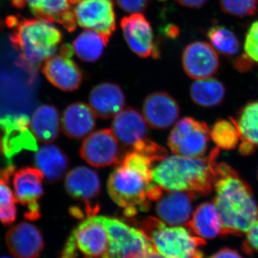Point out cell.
Segmentation results:
<instances>
[{
    "mask_svg": "<svg viewBox=\"0 0 258 258\" xmlns=\"http://www.w3.org/2000/svg\"><path fill=\"white\" fill-rule=\"evenodd\" d=\"M153 161L137 152L126 153L108 181V191L113 201L123 209L125 216L149 211L164 189L152 177Z\"/></svg>",
    "mask_w": 258,
    "mask_h": 258,
    "instance_id": "cell-1",
    "label": "cell"
},
{
    "mask_svg": "<svg viewBox=\"0 0 258 258\" xmlns=\"http://www.w3.org/2000/svg\"><path fill=\"white\" fill-rule=\"evenodd\" d=\"M214 204L221 221V235L247 233L258 220V206L252 189L226 163L217 166Z\"/></svg>",
    "mask_w": 258,
    "mask_h": 258,
    "instance_id": "cell-2",
    "label": "cell"
},
{
    "mask_svg": "<svg viewBox=\"0 0 258 258\" xmlns=\"http://www.w3.org/2000/svg\"><path fill=\"white\" fill-rule=\"evenodd\" d=\"M5 23L10 30L12 45L18 52L16 64L33 83L42 62L55 53L62 39V32L50 22L40 18L12 15L7 18Z\"/></svg>",
    "mask_w": 258,
    "mask_h": 258,
    "instance_id": "cell-3",
    "label": "cell"
},
{
    "mask_svg": "<svg viewBox=\"0 0 258 258\" xmlns=\"http://www.w3.org/2000/svg\"><path fill=\"white\" fill-rule=\"evenodd\" d=\"M219 148L212 149L208 157H167L152 169L156 184L166 191H185L195 196L211 193L217 176Z\"/></svg>",
    "mask_w": 258,
    "mask_h": 258,
    "instance_id": "cell-4",
    "label": "cell"
},
{
    "mask_svg": "<svg viewBox=\"0 0 258 258\" xmlns=\"http://www.w3.org/2000/svg\"><path fill=\"white\" fill-rule=\"evenodd\" d=\"M140 227L164 258H204L200 247L206 244L205 239L194 236L184 227H169L155 217H147Z\"/></svg>",
    "mask_w": 258,
    "mask_h": 258,
    "instance_id": "cell-5",
    "label": "cell"
},
{
    "mask_svg": "<svg viewBox=\"0 0 258 258\" xmlns=\"http://www.w3.org/2000/svg\"><path fill=\"white\" fill-rule=\"evenodd\" d=\"M108 233L106 252L101 258H145L154 248L142 230L116 218L101 216Z\"/></svg>",
    "mask_w": 258,
    "mask_h": 258,
    "instance_id": "cell-6",
    "label": "cell"
},
{
    "mask_svg": "<svg viewBox=\"0 0 258 258\" xmlns=\"http://www.w3.org/2000/svg\"><path fill=\"white\" fill-rule=\"evenodd\" d=\"M30 120L26 114H7L0 116V155L7 164L23 151L36 152L37 140L30 130Z\"/></svg>",
    "mask_w": 258,
    "mask_h": 258,
    "instance_id": "cell-7",
    "label": "cell"
},
{
    "mask_svg": "<svg viewBox=\"0 0 258 258\" xmlns=\"http://www.w3.org/2000/svg\"><path fill=\"white\" fill-rule=\"evenodd\" d=\"M210 130L205 122L191 117L181 118L174 125L168 139V146L176 155L203 157L208 150Z\"/></svg>",
    "mask_w": 258,
    "mask_h": 258,
    "instance_id": "cell-8",
    "label": "cell"
},
{
    "mask_svg": "<svg viewBox=\"0 0 258 258\" xmlns=\"http://www.w3.org/2000/svg\"><path fill=\"white\" fill-rule=\"evenodd\" d=\"M108 237L101 216L92 215L83 220L69 235L64 247L88 257L101 258L108 247Z\"/></svg>",
    "mask_w": 258,
    "mask_h": 258,
    "instance_id": "cell-9",
    "label": "cell"
},
{
    "mask_svg": "<svg viewBox=\"0 0 258 258\" xmlns=\"http://www.w3.org/2000/svg\"><path fill=\"white\" fill-rule=\"evenodd\" d=\"M44 176L37 168H21L13 176L15 197L17 203L26 209V220L35 221L41 216L40 202L44 195Z\"/></svg>",
    "mask_w": 258,
    "mask_h": 258,
    "instance_id": "cell-10",
    "label": "cell"
},
{
    "mask_svg": "<svg viewBox=\"0 0 258 258\" xmlns=\"http://www.w3.org/2000/svg\"><path fill=\"white\" fill-rule=\"evenodd\" d=\"M78 25L111 36L116 28L113 0H71Z\"/></svg>",
    "mask_w": 258,
    "mask_h": 258,
    "instance_id": "cell-11",
    "label": "cell"
},
{
    "mask_svg": "<svg viewBox=\"0 0 258 258\" xmlns=\"http://www.w3.org/2000/svg\"><path fill=\"white\" fill-rule=\"evenodd\" d=\"M118 142L111 129H101L86 137L80 154L89 165L106 167L118 163L120 159Z\"/></svg>",
    "mask_w": 258,
    "mask_h": 258,
    "instance_id": "cell-12",
    "label": "cell"
},
{
    "mask_svg": "<svg viewBox=\"0 0 258 258\" xmlns=\"http://www.w3.org/2000/svg\"><path fill=\"white\" fill-rule=\"evenodd\" d=\"M123 36L128 47L142 58L160 56L159 45L154 42V32L151 24L143 14L134 13L124 17L120 22Z\"/></svg>",
    "mask_w": 258,
    "mask_h": 258,
    "instance_id": "cell-13",
    "label": "cell"
},
{
    "mask_svg": "<svg viewBox=\"0 0 258 258\" xmlns=\"http://www.w3.org/2000/svg\"><path fill=\"white\" fill-rule=\"evenodd\" d=\"M64 188L71 198L84 203L88 217L96 215L98 205H93L101 191V181L96 171L85 166L74 168L68 173Z\"/></svg>",
    "mask_w": 258,
    "mask_h": 258,
    "instance_id": "cell-14",
    "label": "cell"
},
{
    "mask_svg": "<svg viewBox=\"0 0 258 258\" xmlns=\"http://www.w3.org/2000/svg\"><path fill=\"white\" fill-rule=\"evenodd\" d=\"M148 123L143 115L135 108L122 110L114 117L111 130L118 142L132 151L139 152L151 141L148 136Z\"/></svg>",
    "mask_w": 258,
    "mask_h": 258,
    "instance_id": "cell-15",
    "label": "cell"
},
{
    "mask_svg": "<svg viewBox=\"0 0 258 258\" xmlns=\"http://www.w3.org/2000/svg\"><path fill=\"white\" fill-rule=\"evenodd\" d=\"M185 74L195 80L211 78L220 69L216 50L208 42L195 41L185 47L181 56Z\"/></svg>",
    "mask_w": 258,
    "mask_h": 258,
    "instance_id": "cell-16",
    "label": "cell"
},
{
    "mask_svg": "<svg viewBox=\"0 0 258 258\" xmlns=\"http://www.w3.org/2000/svg\"><path fill=\"white\" fill-rule=\"evenodd\" d=\"M72 57L59 50L58 54L47 58L42 67L47 81L64 92L76 91L83 82L82 71Z\"/></svg>",
    "mask_w": 258,
    "mask_h": 258,
    "instance_id": "cell-17",
    "label": "cell"
},
{
    "mask_svg": "<svg viewBox=\"0 0 258 258\" xmlns=\"http://www.w3.org/2000/svg\"><path fill=\"white\" fill-rule=\"evenodd\" d=\"M5 240L8 250L16 258H37L45 246L41 231L27 222L12 226Z\"/></svg>",
    "mask_w": 258,
    "mask_h": 258,
    "instance_id": "cell-18",
    "label": "cell"
},
{
    "mask_svg": "<svg viewBox=\"0 0 258 258\" xmlns=\"http://www.w3.org/2000/svg\"><path fill=\"white\" fill-rule=\"evenodd\" d=\"M179 113L177 102L168 93H152L144 100V117L148 125L152 128H169L177 120Z\"/></svg>",
    "mask_w": 258,
    "mask_h": 258,
    "instance_id": "cell-19",
    "label": "cell"
},
{
    "mask_svg": "<svg viewBox=\"0 0 258 258\" xmlns=\"http://www.w3.org/2000/svg\"><path fill=\"white\" fill-rule=\"evenodd\" d=\"M195 195L185 191H166L157 200L158 216L168 225L177 226L188 223L192 213Z\"/></svg>",
    "mask_w": 258,
    "mask_h": 258,
    "instance_id": "cell-20",
    "label": "cell"
},
{
    "mask_svg": "<svg viewBox=\"0 0 258 258\" xmlns=\"http://www.w3.org/2000/svg\"><path fill=\"white\" fill-rule=\"evenodd\" d=\"M124 93L118 85L103 83L95 86L89 95L90 106L97 116L104 119L115 117L124 108Z\"/></svg>",
    "mask_w": 258,
    "mask_h": 258,
    "instance_id": "cell-21",
    "label": "cell"
},
{
    "mask_svg": "<svg viewBox=\"0 0 258 258\" xmlns=\"http://www.w3.org/2000/svg\"><path fill=\"white\" fill-rule=\"evenodd\" d=\"M30 12L37 18L60 24L67 31L77 28V21L71 0H28Z\"/></svg>",
    "mask_w": 258,
    "mask_h": 258,
    "instance_id": "cell-22",
    "label": "cell"
},
{
    "mask_svg": "<svg viewBox=\"0 0 258 258\" xmlns=\"http://www.w3.org/2000/svg\"><path fill=\"white\" fill-rule=\"evenodd\" d=\"M96 126V114L91 106L81 102L70 105L62 118L64 134L70 139L87 137Z\"/></svg>",
    "mask_w": 258,
    "mask_h": 258,
    "instance_id": "cell-23",
    "label": "cell"
},
{
    "mask_svg": "<svg viewBox=\"0 0 258 258\" xmlns=\"http://www.w3.org/2000/svg\"><path fill=\"white\" fill-rule=\"evenodd\" d=\"M69 158L57 146L47 144L37 149L35 164L50 183L62 179L69 168Z\"/></svg>",
    "mask_w": 258,
    "mask_h": 258,
    "instance_id": "cell-24",
    "label": "cell"
},
{
    "mask_svg": "<svg viewBox=\"0 0 258 258\" xmlns=\"http://www.w3.org/2000/svg\"><path fill=\"white\" fill-rule=\"evenodd\" d=\"M30 127L35 138L44 144H50L59 137L60 114L55 106L43 104L37 107L32 114Z\"/></svg>",
    "mask_w": 258,
    "mask_h": 258,
    "instance_id": "cell-25",
    "label": "cell"
},
{
    "mask_svg": "<svg viewBox=\"0 0 258 258\" xmlns=\"http://www.w3.org/2000/svg\"><path fill=\"white\" fill-rule=\"evenodd\" d=\"M187 226L198 237L203 239L215 238L221 233V221L215 204L205 203L200 205L193 212Z\"/></svg>",
    "mask_w": 258,
    "mask_h": 258,
    "instance_id": "cell-26",
    "label": "cell"
},
{
    "mask_svg": "<svg viewBox=\"0 0 258 258\" xmlns=\"http://www.w3.org/2000/svg\"><path fill=\"white\" fill-rule=\"evenodd\" d=\"M109 35L86 30L75 39L73 49L81 60L87 62H96L101 58L110 40Z\"/></svg>",
    "mask_w": 258,
    "mask_h": 258,
    "instance_id": "cell-27",
    "label": "cell"
},
{
    "mask_svg": "<svg viewBox=\"0 0 258 258\" xmlns=\"http://www.w3.org/2000/svg\"><path fill=\"white\" fill-rule=\"evenodd\" d=\"M225 86L219 80H197L190 88V96L194 103L205 108L218 106L225 99Z\"/></svg>",
    "mask_w": 258,
    "mask_h": 258,
    "instance_id": "cell-28",
    "label": "cell"
},
{
    "mask_svg": "<svg viewBox=\"0 0 258 258\" xmlns=\"http://www.w3.org/2000/svg\"><path fill=\"white\" fill-rule=\"evenodd\" d=\"M15 169L13 164L0 169V222L4 225H12L17 218V200L9 186Z\"/></svg>",
    "mask_w": 258,
    "mask_h": 258,
    "instance_id": "cell-29",
    "label": "cell"
},
{
    "mask_svg": "<svg viewBox=\"0 0 258 258\" xmlns=\"http://www.w3.org/2000/svg\"><path fill=\"white\" fill-rule=\"evenodd\" d=\"M230 119L237 127L241 141L258 146V101L247 103L239 112L236 119Z\"/></svg>",
    "mask_w": 258,
    "mask_h": 258,
    "instance_id": "cell-30",
    "label": "cell"
},
{
    "mask_svg": "<svg viewBox=\"0 0 258 258\" xmlns=\"http://www.w3.org/2000/svg\"><path fill=\"white\" fill-rule=\"evenodd\" d=\"M207 35L212 46L222 55L232 57L238 53L240 42L230 29L222 25H215L209 29Z\"/></svg>",
    "mask_w": 258,
    "mask_h": 258,
    "instance_id": "cell-31",
    "label": "cell"
},
{
    "mask_svg": "<svg viewBox=\"0 0 258 258\" xmlns=\"http://www.w3.org/2000/svg\"><path fill=\"white\" fill-rule=\"evenodd\" d=\"M214 143L219 149L233 150L237 147L240 137L238 130L232 120H218L210 132Z\"/></svg>",
    "mask_w": 258,
    "mask_h": 258,
    "instance_id": "cell-32",
    "label": "cell"
},
{
    "mask_svg": "<svg viewBox=\"0 0 258 258\" xmlns=\"http://www.w3.org/2000/svg\"><path fill=\"white\" fill-rule=\"evenodd\" d=\"M258 0H220L225 14L237 18L252 16L257 11Z\"/></svg>",
    "mask_w": 258,
    "mask_h": 258,
    "instance_id": "cell-33",
    "label": "cell"
},
{
    "mask_svg": "<svg viewBox=\"0 0 258 258\" xmlns=\"http://www.w3.org/2000/svg\"><path fill=\"white\" fill-rule=\"evenodd\" d=\"M244 54L254 63H258V20L249 27L244 44Z\"/></svg>",
    "mask_w": 258,
    "mask_h": 258,
    "instance_id": "cell-34",
    "label": "cell"
},
{
    "mask_svg": "<svg viewBox=\"0 0 258 258\" xmlns=\"http://www.w3.org/2000/svg\"><path fill=\"white\" fill-rule=\"evenodd\" d=\"M152 0H116L120 9L128 13H139L145 11Z\"/></svg>",
    "mask_w": 258,
    "mask_h": 258,
    "instance_id": "cell-35",
    "label": "cell"
},
{
    "mask_svg": "<svg viewBox=\"0 0 258 258\" xmlns=\"http://www.w3.org/2000/svg\"><path fill=\"white\" fill-rule=\"evenodd\" d=\"M243 249L247 254L258 252V220L247 232L243 243Z\"/></svg>",
    "mask_w": 258,
    "mask_h": 258,
    "instance_id": "cell-36",
    "label": "cell"
},
{
    "mask_svg": "<svg viewBox=\"0 0 258 258\" xmlns=\"http://www.w3.org/2000/svg\"><path fill=\"white\" fill-rule=\"evenodd\" d=\"M254 64L253 61L247 57L245 54L237 57L235 60V63H234L235 69L242 73L247 72L249 70L252 69Z\"/></svg>",
    "mask_w": 258,
    "mask_h": 258,
    "instance_id": "cell-37",
    "label": "cell"
},
{
    "mask_svg": "<svg viewBox=\"0 0 258 258\" xmlns=\"http://www.w3.org/2000/svg\"><path fill=\"white\" fill-rule=\"evenodd\" d=\"M208 258H244L235 249L225 247L215 252Z\"/></svg>",
    "mask_w": 258,
    "mask_h": 258,
    "instance_id": "cell-38",
    "label": "cell"
},
{
    "mask_svg": "<svg viewBox=\"0 0 258 258\" xmlns=\"http://www.w3.org/2000/svg\"><path fill=\"white\" fill-rule=\"evenodd\" d=\"M181 6L189 8H200L205 5L208 0H176Z\"/></svg>",
    "mask_w": 258,
    "mask_h": 258,
    "instance_id": "cell-39",
    "label": "cell"
},
{
    "mask_svg": "<svg viewBox=\"0 0 258 258\" xmlns=\"http://www.w3.org/2000/svg\"><path fill=\"white\" fill-rule=\"evenodd\" d=\"M254 151H255V148L253 144L246 141H242L239 148V152L241 155L250 156L254 154Z\"/></svg>",
    "mask_w": 258,
    "mask_h": 258,
    "instance_id": "cell-40",
    "label": "cell"
},
{
    "mask_svg": "<svg viewBox=\"0 0 258 258\" xmlns=\"http://www.w3.org/2000/svg\"><path fill=\"white\" fill-rule=\"evenodd\" d=\"M164 32L166 37L171 39L176 38L179 35V29L176 25H169L166 27Z\"/></svg>",
    "mask_w": 258,
    "mask_h": 258,
    "instance_id": "cell-41",
    "label": "cell"
},
{
    "mask_svg": "<svg viewBox=\"0 0 258 258\" xmlns=\"http://www.w3.org/2000/svg\"><path fill=\"white\" fill-rule=\"evenodd\" d=\"M12 5L16 8H23L25 6L28 0H11Z\"/></svg>",
    "mask_w": 258,
    "mask_h": 258,
    "instance_id": "cell-42",
    "label": "cell"
},
{
    "mask_svg": "<svg viewBox=\"0 0 258 258\" xmlns=\"http://www.w3.org/2000/svg\"><path fill=\"white\" fill-rule=\"evenodd\" d=\"M145 258H164L162 255H161L159 252L156 250L155 249H152L149 254H147V257Z\"/></svg>",
    "mask_w": 258,
    "mask_h": 258,
    "instance_id": "cell-43",
    "label": "cell"
},
{
    "mask_svg": "<svg viewBox=\"0 0 258 258\" xmlns=\"http://www.w3.org/2000/svg\"><path fill=\"white\" fill-rule=\"evenodd\" d=\"M157 1H159V2H165V1H166V0H157Z\"/></svg>",
    "mask_w": 258,
    "mask_h": 258,
    "instance_id": "cell-44",
    "label": "cell"
},
{
    "mask_svg": "<svg viewBox=\"0 0 258 258\" xmlns=\"http://www.w3.org/2000/svg\"><path fill=\"white\" fill-rule=\"evenodd\" d=\"M0 258H12V257H0Z\"/></svg>",
    "mask_w": 258,
    "mask_h": 258,
    "instance_id": "cell-45",
    "label": "cell"
},
{
    "mask_svg": "<svg viewBox=\"0 0 258 258\" xmlns=\"http://www.w3.org/2000/svg\"><path fill=\"white\" fill-rule=\"evenodd\" d=\"M85 258H92V257H85Z\"/></svg>",
    "mask_w": 258,
    "mask_h": 258,
    "instance_id": "cell-46",
    "label": "cell"
},
{
    "mask_svg": "<svg viewBox=\"0 0 258 258\" xmlns=\"http://www.w3.org/2000/svg\"><path fill=\"white\" fill-rule=\"evenodd\" d=\"M257 178H258V171H257Z\"/></svg>",
    "mask_w": 258,
    "mask_h": 258,
    "instance_id": "cell-47",
    "label": "cell"
}]
</instances>
